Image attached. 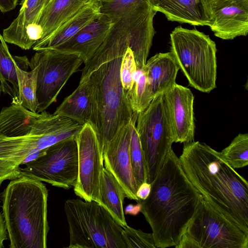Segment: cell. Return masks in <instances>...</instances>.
Returning <instances> with one entry per match:
<instances>
[{
  "label": "cell",
  "mask_w": 248,
  "mask_h": 248,
  "mask_svg": "<svg viewBox=\"0 0 248 248\" xmlns=\"http://www.w3.org/2000/svg\"><path fill=\"white\" fill-rule=\"evenodd\" d=\"M144 68L153 98L166 93L176 83L179 67L170 51L155 55Z\"/></svg>",
  "instance_id": "ac0fdd59"
},
{
  "label": "cell",
  "mask_w": 248,
  "mask_h": 248,
  "mask_svg": "<svg viewBox=\"0 0 248 248\" xmlns=\"http://www.w3.org/2000/svg\"><path fill=\"white\" fill-rule=\"evenodd\" d=\"M51 0H22L17 16L3 31L5 42L24 50L32 48L28 37V31L37 25L43 10Z\"/></svg>",
  "instance_id": "e0dca14e"
},
{
  "label": "cell",
  "mask_w": 248,
  "mask_h": 248,
  "mask_svg": "<svg viewBox=\"0 0 248 248\" xmlns=\"http://www.w3.org/2000/svg\"><path fill=\"white\" fill-rule=\"evenodd\" d=\"M125 193L117 180L105 167L101 172L98 203L122 227L127 225L124 211Z\"/></svg>",
  "instance_id": "603a6c76"
},
{
  "label": "cell",
  "mask_w": 248,
  "mask_h": 248,
  "mask_svg": "<svg viewBox=\"0 0 248 248\" xmlns=\"http://www.w3.org/2000/svg\"><path fill=\"white\" fill-rule=\"evenodd\" d=\"M112 23V18L100 13L70 39L53 49L76 54L85 63L104 41Z\"/></svg>",
  "instance_id": "2e32d148"
},
{
  "label": "cell",
  "mask_w": 248,
  "mask_h": 248,
  "mask_svg": "<svg viewBox=\"0 0 248 248\" xmlns=\"http://www.w3.org/2000/svg\"><path fill=\"white\" fill-rule=\"evenodd\" d=\"M202 199L171 149L151 183L148 197L138 201L140 211L151 228L156 248L178 245Z\"/></svg>",
  "instance_id": "3957f363"
},
{
  "label": "cell",
  "mask_w": 248,
  "mask_h": 248,
  "mask_svg": "<svg viewBox=\"0 0 248 248\" xmlns=\"http://www.w3.org/2000/svg\"><path fill=\"white\" fill-rule=\"evenodd\" d=\"M99 0L101 2H102V1H108V0Z\"/></svg>",
  "instance_id": "e575fe53"
},
{
  "label": "cell",
  "mask_w": 248,
  "mask_h": 248,
  "mask_svg": "<svg viewBox=\"0 0 248 248\" xmlns=\"http://www.w3.org/2000/svg\"><path fill=\"white\" fill-rule=\"evenodd\" d=\"M171 53L189 85L209 93L216 87V45L208 35L179 26L170 34Z\"/></svg>",
  "instance_id": "52a82bcc"
},
{
  "label": "cell",
  "mask_w": 248,
  "mask_h": 248,
  "mask_svg": "<svg viewBox=\"0 0 248 248\" xmlns=\"http://www.w3.org/2000/svg\"><path fill=\"white\" fill-rule=\"evenodd\" d=\"M78 151V174L75 194L85 201L99 202L100 181L104 167L96 133L89 123L76 136Z\"/></svg>",
  "instance_id": "7c38bea8"
},
{
  "label": "cell",
  "mask_w": 248,
  "mask_h": 248,
  "mask_svg": "<svg viewBox=\"0 0 248 248\" xmlns=\"http://www.w3.org/2000/svg\"><path fill=\"white\" fill-rule=\"evenodd\" d=\"M0 83L1 92L12 98L11 103L18 102V86L16 66L28 71L30 60L27 56L12 55L0 34Z\"/></svg>",
  "instance_id": "7402d4cb"
},
{
  "label": "cell",
  "mask_w": 248,
  "mask_h": 248,
  "mask_svg": "<svg viewBox=\"0 0 248 248\" xmlns=\"http://www.w3.org/2000/svg\"><path fill=\"white\" fill-rule=\"evenodd\" d=\"M1 92V86H0V95Z\"/></svg>",
  "instance_id": "d590c367"
},
{
  "label": "cell",
  "mask_w": 248,
  "mask_h": 248,
  "mask_svg": "<svg viewBox=\"0 0 248 248\" xmlns=\"http://www.w3.org/2000/svg\"><path fill=\"white\" fill-rule=\"evenodd\" d=\"M183 170L203 199L225 217L248 230V183L217 151L203 142L184 144Z\"/></svg>",
  "instance_id": "277c9868"
},
{
  "label": "cell",
  "mask_w": 248,
  "mask_h": 248,
  "mask_svg": "<svg viewBox=\"0 0 248 248\" xmlns=\"http://www.w3.org/2000/svg\"><path fill=\"white\" fill-rule=\"evenodd\" d=\"M100 7L101 1L93 0L60 26L49 37L35 43L32 47L33 50L53 49L68 40L98 16Z\"/></svg>",
  "instance_id": "d6986e66"
},
{
  "label": "cell",
  "mask_w": 248,
  "mask_h": 248,
  "mask_svg": "<svg viewBox=\"0 0 248 248\" xmlns=\"http://www.w3.org/2000/svg\"><path fill=\"white\" fill-rule=\"evenodd\" d=\"M18 86V102L24 108L36 112L38 108L36 97L38 69L32 67L30 71H24L16 66Z\"/></svg>",
  "instance_id": "d4e9b609"
},
{
  "label": "cell",
  "mask_w": 248,
  "mask_h": 248,
  "mask_svg": "<svg viewBox=\"0 0 248 248\" xmlns=\"http://www.w3.org/2000/svg\"><path fill=\"white\" fill-rule=\"evenodd\" d=\"M54 113L69 118L82 125L90 123L92 101L86 84L79 82L77 88L64 98Z\"/></svg>",
  "instance_id": "cb8c5ba5"
},
{
  "label": "cell",
  "mask_w": 248,
  "mask_h": 248,
  "mask_svg": "<svg viewBox=\"0 0 248 248\" xmlns=\"http://www.w3.org/2000/svg\"><path fill=\"white\" fill-rule=\"evenodd\" d=\"M155 12L164 14L168 20L192 26H207L196 0H150Z\"/></svg>",
  "instance_id": "44dd1931"
},
{
  "label": "cell",
  "mask_w": 248,
  "mask_h": 248,
  "mask_svg": "<svg viewBox=\"0 0 248 248\" xmlns=\"http://www.w3.org/2000/svg\"><path fill=\"white\" fill-rule=\"evenodd\" d=\"M83 63L74 53L45 49L36 51L30 60V68L38 69L36 112L46 110L57 97L70 78Z\"/></svg>",
  "instance_id": "8fae6325"
},
{
  "label": "cell",
  "mask_w": 248,
  "mask_h": 248,
  "mask_svg": "<svg viewBox=\"0 0 248 248\" xmlns=\"http://www.w3.org/2000/svg\"><path fill=\"white\" fill-rule=\"evenodd\" d=\"M24 165L20 168L21 175L65 189L74 187L78 174L76 137L44 149L37 157Z\"/></svg>",
  "instance_id": "30bf717a"
},
{
  "label": "cell",
  "mask_w": 248,
  "mask_h": 248,
  "mask_svg": "<svg viewBox=\"0 0 248 248\" xmlns=\"http://www.w3.org/2000/svg\"><path fill=\"white\" fill-rule=\"evenodd\" d=\"M8 239L2 213L0 211V248H4V242Z\"/></svg>",
  "instance_id": "836d02e7"
},
{
  "label": "cell",
  "mask_w": 248,
  "mask_h": 248,
  "mask_svg": "<svg viewBox=\"0 0 248 248\" xmlns=\"http://www.w3.org/2000/svg\"><path fill=\"white\" fill-rule=\"evenodd\" d=\"M76 121L46 110L32 112L11 103L0 112V186L21 174L20 168L32 154L75 137Z\"/></svg>",
  "instance_id": "7a4b0ae2"
},
{
  "label": "cell",
  "mask_w": 248,
  "mask_h": 248,
  "mask_svg": "<svg viewBox=\"0 0 248 248\" xmlns=\"http://www.w3.org/2000/svg\"><path fill=\"white\" fill-rule=\"evenodd\" d=\"M151 5L150 0H110L101 2L100 12L112 18L140 6Z\"/></svg>",
  "instance_id": "f1b7e54d"
},
{
  "label": "cell",
  "mask_w": 248,
  "mask_h": 248,
  "mask_svg": "<svg viewBox=\"0 0 248 248\" xmlns=\"http://www.w3.org/2000/svg\"><path fill=\"white\" fill-rule=\"evenodd\" d=\"M125 97L133 112L137 114L143 111L153 99L144 67L137 68L133 86L125 94Z\"/></svg>",
  "instance_id": "484cf974"
},
{
  "label": "cell",
  "mask_w": 248,
  "mask_h": 248,
  "mask_svg": "<svg viewBox=\"0 0 248 248\" xmlns=\"http://www.w3.org/2000/svg\"><path fill=\"white\" fill-rule=\"evenodd\" d=\"M135 50V46L131 43L126 48L122 58L120 77L125 96L133 86L134 78L137 71V65L133 52Z\"/></svg>",
  "instance_id": "f546056e"
},
{
  "label": "cell",
  "mask_w": 248,
  "mask_h": 248,
  "mask_svg": "<svg viewBox=\"0 0 248 248\" xmlns=\"http://www.w3.org/2000/svg\"><path fill=\"white\" fill-rule=\"evenodd\" d=\"M176 248H248V230L231 221L203 198Z\"/></svg>",
  "instance_id": "ba28073f"
},
{
  "label": "cell",
  "mask_w": 248,
  "mask_h": 248,
  "mask_svg": "<svg viewBox=\"0 0 248 248\" xmlns=\"http://www.w3.org/2000/svg\"><path fill=\"white\" fill-rule=\"evenodd\" d=\"M214 35L223 40L246 36L248 0H196Z\"/></svg>",
  "instance_id": "4fadbf2b"
},
{
  "label": "cell",
  "mask_w": 248,
  "mask_h": 248,
  "mask_svg": "<svg viewBox=\"0 0 248 248\" xmlns=\"http://www.w3.org/2000/svg\"><path fill=\"white\" fill-rule=\"evenodd\" d=\"M151 188V184L144 182L138 188L136 195L139 200H145L149 196Z\"/></svg>",
  "instance_id": "1f68e13d"
},
{
  "label": "cell",
  "mask_w": 248,
  "mask_h": 248,
  "mask_svg": "<svg viewBox=\"0 0 248 248\" xmlns=\"http://www.w3.org/2000/svg\"><path fill=\"white\" fill-rule=\"evenodd\" d=\"M137 118L131 122L130 154L132 168L138 187L147 182L146 171L142 149L136 124Z\"/></svg>",
  "instance_id": "4316f807"
},
{
  "label": "cell",
  "mask_w": 248,
  "mask_h": 248,
  "mask_svg": "<svg viewBox=\"0 0 248 248\" xmlns=\"http://www.w3.org/2000/svg\"><path fill=\"white\" fill-rule=\"evenodd\" d=\"M136 129L143 154L147 182L151 184L174 142L165 94L153 98L137 117Z\"/></svg>",
  "instance_id": "9c48e42d"
},
{
  "label": "cell",
  "mask_w": 248,
  "mask_h": 248,
  "mask_svg": "<svg viewBox=\"0 0 248 248\" xmlns=\"http://www.w3.org/2000/svg\"><path fill=\"white\" fill-rule=\"evenodd\" d=\"M137 30L131 12L113 19L104 41L81 70L79 82L86 84L92 101L89 123L96 133L102 154L120 129L138 117L127 101L120 77L123 55Z\"/></svg>",
  "instance_id": "6da1fadb"
},
{
  "label": "cell",
  "mask_w": 248,
  "mask_h": 248,
  "mask_svg": "<svg viewBox=\"0 0 248 248\" xmlns=\"http://www.w3.org/2000/svg\"><path fill=\"white\" fill-rule=\"evenodd\" d=\"M69 248H127L123 228L98 202L65 201Z\"/></svg>",
  "instance_id": "8992f818"
},
{
  "label": "cell",
  "mask_w": 248,
  "mask_h": 248,
  "mask_svg": "<svg viewBox=\"0 0 248 248\" xmlns=\"http://www.w3.org/2000/svg\"><path fill=\"white\" fill-rule=\"evenodd\" d=\"M221 154L233 168L246 167L248 164V134L239 133Z\"/></svg>",
  "instance_id": "83f0119b"
},
{
  "label": "cell",
  "mask_w": 248,
  "mask_h": 248,
  "mask_svg": "<svg viewBox=\"0 0 248 248\" xmlns=\"http://www.w3.org/2000/svg\"><path fill=\"white\" fill-rule=\"evenodd\" d=\"M48 190L33 177L11 180L0 199L10 248H46Z\"/></svg>",
  "instance_id": "5b68a950"
},
{
  "label": "cell",
  "mask_w": 248,
  "mask_h": 248,
  "mask_svg": "<svg viewBox=\"0 0 248 248\" xmlns=\"http://www.w3.org/2000/svg\"><path fill=\"white\" fill-rule=\"evenodd\" d=\"M122 228L127 248H156L152 233L145 232L128 225Z\"/></svg>",
  "instance_id": "4dcf8cb0"
},
{
  "label": "cell",
  "mask_w": 248,
  "mask_h": 248,
  "mask_svg": "<svg viewBox=\"0 0 248 248\" xmlns=\"http://www.w3.org/2000/svg\"><path fill=\"white\" fill-rule=\"evenodd\" d=\"M131 121L121 128L104 148L102 156L104 167L121 185L126 197L138 201L139 199L136 195L138 187L134 176L130 154Z\"/></svg>",
  "instance_id": "5bb4252c"
},
{
  "label": "cell",
  "mask_w": 248,
  "mask_h": 248,
  "mask_svg": "<svg viewBox=\"0 0 248 248\" xmlns=\"http://www.w3.org/2000/svg\"><path fill=\"white\" fill-rule=\"evenodd\" d=\"M19 0H0V11L2 13L14 9L18 4Z\"/></svg>",
  "instance_id": "d6a6232c"
},
{
  "label": "cell",
  "mask_w": 248,
  "mask_h": 248,
  "mask_svg": "<svg viewBox=\"0 0 248 248\" xmlns=\"http://www.w3.org/2000/svg\"><path fill=\"white\" fill-rule=\"evenodd\" d=\"M164 94L174 142L186 143L194 141V97L191 90L176 83Z\"/></svg>",
  "instance_id": "9a60e30c"
},
{
  "label": "cell",
  "mask_w": 248,
  "mask_h": 248,
  "mask_svg": "<svg viewBox=\"0 0 248 248\" xmlns=\"http://www.w3.org/2000/svg\"><path fill=\"white\" fill-rule=\"evenodd\" d=\"M93 0H51L42 11L38 25L43 34L36 43L49 37L62 24Z\"/></svg>",
  "instance_id": "ffe728a7"
}]
</instances>
